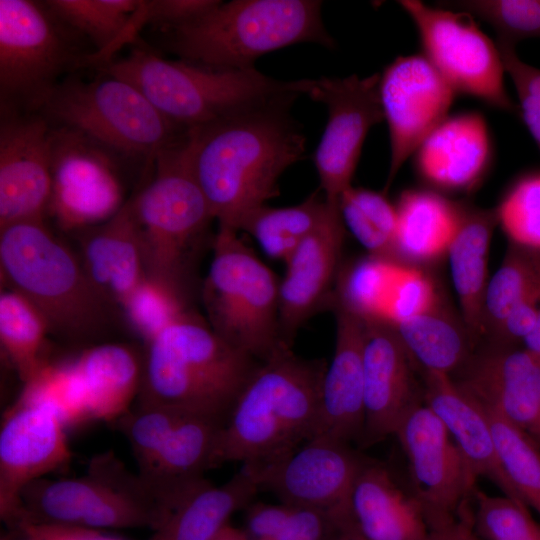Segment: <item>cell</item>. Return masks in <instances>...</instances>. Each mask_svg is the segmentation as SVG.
<instances>
[{
    "label": "cell",
    "mask_w": 540,
    "mask_h": 540,
    "mask_svg": "<svg viewBox=\"0 0 540 540\" xmlns=\"http://www.w3.org/2000/svg\"><path fill=\"white\" fill-rule=\"evenodd\" d=\"M436 307V292L431 279L415 266L404 264L395 281L385 322L391 325Z\"/></svg>",
    "instance_id": "cell-47"
},
{
    "label": "cell",
    "mask_w": 540,
    "mask_h": 540,
    "mask_svg": "<svg viewBox=\"0 0 540 540\" xmlns=\"http://www.w3.org/2000/svg\"><path fill=\"white\" fill-rule=\"evenodd\" d=\"M141 240L147 277L191 302L195 273L215 221L194 175L190 130L161 151L148 181L128 199Z\"/></svg>",
    "instance_id": "cell-6"
},
{
    "label": "cell",
    "mask_w": 540,
    "mask_h": 540,
    "mask_svg": "<svg viewBox=\"0 0 540 540\" xmlns=\"http://www.w3.org/2000/svg\"><path fill=\"white\" fill-rule=\"evenodd\" d=\"M456 374L454 383L483 409L526 431L533 425L540 410V359L526 349L496 344L473 352Z\"/></svg>",
    "instance_id": "cell-23"
},
{
    "label": "cell",
    "mask_w": 540,
    "mask_h": 540,
    "mask_svg": "<svg viewBox=\"0 0 540 540\" xmlns=\"http://www.w3.org/2000/svg\"><path fill=\"white\" fill-rule=\"evenodd\" d=\"M473 528L482 540H540V524L528 506L506 496H490L474 487Z\"/></svg>",
    "instance_id": "cell-46"
},
{
    "label": "cell",
    "mask_w": 540,
    "mask_h": 540,
    "mask_svg": "<svg viewBox=\"0 0 540 540\" xmlns=\"http://www.w3.org/2000/svg\"><path fill=\"white\" fill-rule=\"evenodd\" d=\"M354 525L332 513L311 507L292 506L289 517L274 540H328L336 532Z\"/></svg>",
    "instance_id": "cell-49"
},
{
    "label": "cell",
    "mask_w": 540,
    "mask_h": 540,
    "mask_svg": "<svg viewBox=\"0 0 540 540\" xmlns=\"http://www.w3.org/2000/svg\"><path fill=\"white\" fill-rule=\"evenodd\" d=\"M20 400L45 404L52 408L66 427L91 420L81 382L72 362H46L24 384Z\"/></svg>",
    "instance_id": "cell-41"
},
{
    "label": "cell",
    "mask_w": 540,
    "mask_h": 540,
    "mask_svg": "<svg viewBox=\"0 0 540 540\" xmlns=\"http://www.w3.org/2000/svg\"><path fill=\"white\" fill-rule=\"evenodd\" d=\"M190 412L136 403L114 421L127 438L139 472L145 473L155 461L166 440L182 418Z\"/></svg>",
    "instance_id": "cell-44"
},
{
    "label": "cell",
    "mask_w": 540,
    "mask_h": 540,
    "mask_svg": "<svg viewBox=\"0 0 540 540\" xmlns=\"http://www.w3.org/2000/svg\"><path fill=\"white\" fill-rule=\"evenodd\" d=\"M438 6L462 11L489 24L497 45L515 48L529 38H540V0H456Z\"/></svg>",
    "instance_id": "cell-42"
},
{
    "label": "cell",
    "mask_w": 540,
    "mask_h": 540,
    "mask_svg": "<svg viewBox=\"0 0 540 540\" xmlns=\"http://www.w3.org/2000/svg\"><path fill=\"white\" fill-rule=\"evenodd\" d=\"M220 1L218 0H148L143 1L144 25L160 31L185 25L201 17Z\"/></svg>",
    "instance_id": "cell-50"
},
{
    "label": "cell",
    "mask_w": 540,
    "mask_h": 540,
    "mask_svg": "<svg viewBox=\"0 0 540 540\" xmlns=\"http://www.w3.org/2000/svg\"><path fill=\"white\" fill-rule=\"evenodd\" d=\"M524 349L540 359V310L537 324L532 333L523 340Z\"/></svg>",
    "instance_id": "cell-55"
},
{
    "label": "cell",
    "mask_w": 540,
    "mask_h": 540,
    "mask_svg": "<svg viewBox=\"0 0 540 540\" xmlns=\"http://www.w3.org/2000/svg\"><path fill=\"white\" fill-rule=\"evenodd\" d=\"M327 365L289 347L259 362L220 431L214 467L269 464L313 438Z\"/></svg>",
    "instance_id": "cell-2"
},
{
    "label": "cell",
    "mask_w": 540,
    "mask_h": 540,
    "mask_svg": "<svg viewBox=\"0 0 540 540\" xmlns=\"http://www.w3.org/2000/svg\"><path fill=\"white\" fill-rule=\"evenodd\" d=\"M397 437L409 464L412 492L429 529L455 518L476 477L443 422L425 404L400 422Z\"/></svg>",
    "instance_id": "cell-17"
},
{
    "label": "cell",
    "mask_w": 540,
    "mask_h": 540,
    "mask_svg": "<svg viewBox=\"0 0 540 540\" xmlns=\"http://www.w3.org/2000/svg\"><path fill=\"white\" fill-rule=\"evenodd\" d=\"M257 492L259 488L244 465L222 485L202 478L176 499L148 540H213Z\"/></svg>",
    "instance_id": "cell-29"
},
{
    "label": "cell",
    "mask_w": 540,
    "mask_h": 540,
    "mask_svg": "<svg viewBox=\"0 0 540 540\" xmlns=\"http://www.w3.org/2000/svg\"><path fill=\"white\" fill-rule=\"evenodd\" d=\"M191 303L159 281L146 277L121 307L126 322L147 344Z\"/></svg>",
    "instance_id": "cell-45"
},
{
    "label": "cell",
    "mask_w": 540,
    "mask_h": 540,
    "mask_svg": "<svg viewBox=\"0 0 540 540\" xmlns=\"http://www.w3.org/2000/svg\"><path fill=\"white\" fill-rule=\"evenodd\" d=\"M404 264L368 255L341 266L330 309L385 322L395 281Z\"/></svg>",
    "instance_id": "cell-37"
},
{
    "label": "cell",
    "mask_w": 540,
    "mask_h": 540,
    "mask_svg": "<svg viewBox=\"0 0 540 540\" xmlns=\"http://www.w3.org/2000/svg\"><path fill=\"white\" fill-rule=\"evenodd\" d=\"M506 74L519 100V115L540 151V69L522 61L513 47L499 46Z\"/></svg>",
    "instance_id": "cell-48"
},
{
    "label": "cell",
    "mask_w": 540,
    "mask_h": 540,
    "mask_svg": "<svg viewBox=\"0 0 540 540\" xmlns=\"http://www.w3.org/2000/svg\"><path fill=\"white\" fill-rule=\"evenodd\" d=\"M0 268L5 287L42 313L50 335L94 345L110 330L115 309L94 289L77 252L45 219L0 228Z\"/></svg>",
    "instance_id": "cell-4"
},
{
    "label": "cell",
    "mask_w": 540,
    "mask_h": 540,
    "mask_svg": "<svg viewBox=\"0 0 540 540\" xmlns=\"http://www.w3.org/2000/svg\"><path fill=\"white\" fill-rule=\"evenodd\" d=\"M328 540H367L357 529L356 525H351L340 529Z\"/></svg>",
    "instance_id": "cell-57"
},
{
    "label": "cell",
    "mask_w": 540,
    "mask_h": 540,
    "mask_svg": "<svg viewBox=\"0 0 540 540\" xmlns=\"http://www.w3.org/2000/svg\"><path fill=\"white\" fill-rule=\"evenodd\" d=\"M294 98L190 129L191 166L218 226L279 195L281 175L303 159L305 137L290 114Z\"/></svg>",
    "instance_id": "cell-1"
},
{
    "label": "cell",
    "mask_w": 540,
    "mask_h": 540,
    "mask_svg": "<svg viewBox=\"0 0 540 540\" xmlns=\"http://www.w3.org/2000/svg\"><path fill=\"white\" fill-rule=\"evenodd\" d=\"M321 1H220L185 25L161 31L178 59L217 68L254 69L270 52L300 43L332 49L335 41L321 18Z\"/></svg>",
    "instance_id": "cell-7"
},
{
    "label": "cell",
    "mask_w": 540,
    "mask_h": 540,
    "mask_svg": "<svg viewBox=\"0 0 540 540\" xmlns=\"http://www.w3.org/2000/svg\"><path fill=\"white\" fill-rule=\"evenodd\" d=\"M378 93L390 141L386 194L407 159L449 115L456 94L421 53L388 64L379 74Z\"/></svg>",
    "instance_id": "cell-16"
},
{
    "label": "cell",
    "mask_w": 540,
    "mask_h": 540,
    "mask_svg": "<svg viewBox=\"0 0 540 540\" xmlns=\"http://www.w3.org/2000/svg\"><path fill=\"white\" fill-rule=\"evenodd\" d=\"M481 407V406H480ZM483 409V408H482ZM500 463L525 504L540 515V449L523 428L500 413L483 409Z\"/></svg>",
    "instance_id": "cell-40"
},
{
    "label": "cell",
    "mask_w": 540,
    "mask_h": 540,
    "mask_svg": "<svg viewBox=\"0 0 540 540\" xmlns=\"http://www.w3.org/2000/svg\"><path fill=\"white\" fill-rule=\"evenodd\" d=\"M48 323L20 293L6 288L0 294V343L23 383L47 362L43 357Z\"/></svg>",
    "instance_id": "cell-36"
},
{
    "label": "cell",
    "mask_w": 540,
    "mask_h": 540,
    "mask_svg": "<svg viewBox=\"0 0 540 540\" xmlns=\"http://www.w3.org/2000/svg\"><path fill=\"white\" fill-rule=\"evenodd\" d=\"M338 209L345 229L369 255L396 261L397 213L385 193L351 186L339 197Z\"/></svg>",
    "instance_id": "cell-38"
},
{
    "label": "cell",
    "mask_w": 540,
    "mask_h": 540,
    "mask_svg": "<svg viewBox=\"0 0 540 540\" xmlns=\"http://www.w3.org/2000/svg\"><path fill=\"white\" fill-rule=\"evenodd\" d=\"M495 210L498 225L511 244L540 250V171L513 182Z\"/></svg>",
    "instance_id": "cell-43"
},
{
    "label": "cell",
    "mask_w": 540,
    "mask_h": 540,
    "mask_svg": "<svg viewBox=\"0 0 540 540\" xmlns=\"http://www.w3.org/2000/svg\"><path fill=\"white\" fill-rule=\"evenodd\" d=\"M292 506L251 502L246 507L244 532L249 540H274L285 525Z\"/></svg>",
    "instance_id": "cell-52"
},
{
    "label": "cell",
    "mask_w": 540,
    "mask_h": 540,
    "mask_svg": "<svg viewBox=\"0 0 540 540\" xmlns=\"http://www.w3.org/2000/svg\"><path fill=\"white\" fill-rule=\"evenodd\" d=\"M366 458L350 444L314 436L272 463L244 466L259 491L273 493L281 503L325 510L354 522L351 494Z\"/></svg>",
    "instance_id": "cell-14"
},
{
    "label": "cell",
    "mask_w": 540,
    "mask_h": 540,
    "mask_svg": "<svg viewBox=\"0 0 540 540\" xmlns=\"http://www.w3.org/2000/svg\"><path fill=\"white\" fill-rule=\"evenodd\" d=\"M334 354L325 370L315 436L359 444L364 428L365 319L335 308Z\"/></svg>",
    "instance_id": "cell-24"
},
{
    "label": "cell",
    "mask_w": 540,
    "mask_h": 540,
    "mask_svg": "<svg viewBox=\"0 0 540 540\" xmlns=\"http://www.w3.org/2000/svg\"><path fill=\"white\" fill-rule=\"evenodd\" d=\"M135 86L172 124L193 129L275 101L309 96L315 79L278 80L258 70L166 59L134 47L97 69Z\"/></svg>",
    "instance_id": "cell-3"
},
{
    "label": "cell",
    "mask_w": 540,
    "mask_h": 540,
    "mask_svg": "<svg viewBox=\"0 0 540 540\" xmlns=\"http://www.w3.org/2000/svg\"><path fill=\"white\" fill-rule=\"evenodd\" d=\"M540 294L529 296L515 304L494 333L496 344L512 346L534 330L539 316Z\"/></svg>",
    "instance_id": "cell-51"
},
{
    "label": "cell",
    "mask_w": 540,
    "mask_h": 540,
    "mask_svg": "<svg viewBox=\"0 0 540 540\" xmlns=\"http://www.w3.org/2000/svg\"><path fill=\"white\" fill-rule=\"evenodd\" d=\"M258 364L218 336L204 316L192 308L145 344L136 403L225 422Z\"/></svg>",
    "instance_id": "cell-5"
},
{
    "label": "cell",
    "mask_w": 540,
    "mask_h": 540,
    "mask_svg": "<svg viewBox=\"0 0 540 540\" xmlns=\"http://www.w3.org/2000/svg\"><path fill=\"white\" fill-rule=\"evenodd\" d=\"M392 326L422 370L451 375L473 353L474 338L466 327L436 307Z\"/></svg>",
    "instance_id": "cell-34"
},
{
    "label": "cell",
    "mask_w": 540,
    "mask_h": 540,
    "mask_svg": "<svg viewBox=\"0 0 540 540\" xmlns=\"http://www.w3.org/2000/svg\"><path fill=\"white\" fill-rule=\"evenodd\" d=\"M527 432L540 444V410L536 420Z\"/></svg>",
    "instance_id": "cell-58"
},
{
    "label": "cell",
    "mask_w": 540,
    "mask_h": 540,
    "mask_svg": "<svg viewBox=\"0 0 540 540\" xmlns=\"http://www.w3.org/2000/svg\"><path fill=\"white\" fill-rule=\"evenodd\" d=\"M161 519L158 504L139 474L107 453L95 457L82 477L41 478L28 484L19 497L16 528L35 523L154 531Z\"/></svg>",
    "instance_id": "cell-11"
},
{
    "label": "cell",
    "mask_w": 540,
    "mask_h": 540,
    "mask_svg": "<svg viewBox=\"0 0 540 540\" xmlns=\"http://www.w3.org/2000/svg\"><path fill=\"white\" fill-rule=\"evenodd\" d=\"M350 506L354 523L367 540H428L430 529L420 502L382 462L365 459Z\"/></svg>",
    "instance_id": "cell-27"
},
{
    "label": "cell",
    "mask_w": 540,
    "mask_h": 540,
    "mask_svg": "<svg viewBox=\"0 0 540 540\" xmlns=\"http://www.w3.org/2000/svg\"><path fill=\"white\" fill-rule=\"evenodd\" d=\"M422 378L424 403L443 422L473 475L487 478L504 496L525 504L500 463L482 407L462 392L448 374L422 370Z\"/></svg>",
    "instance_id": "cell-26"
},
{
    "label": "cell",
    "mask_w": 540,
    "mask_h": 540,
    "mask_svg": "<svg viewBox=\"0 0 540 540\" xmlns=\"http://www.w3.org/2000/svg\"><path fill=\"white\" fill-rule=\"evenodd\" d=\"M497 224L495 208L465 207L458 231L447 251L462 321L473 338L483 334V301L489 281L488 255Z\"/></svg>",
    "instance_id": "cell-32"
},
{
    "label": "cell",
    "mask_w": 540,
    "mask_h": 540,
    "mask_svg": "<svg viewBox=\"0 0 540 540\" xmlns=\"http://www.w3.org/2000/svg\"><path fill=\"white\" fill-rule=\"evenodd\" d=\"M49 9L65 25L94 46L88 68L106 65L138 33L133 19L141 0H47Z\"/></svg>",
    "instance_id": "cell-33"
},
{
    "label": "cell",
    "mask_w": 540,
    "mask_h": 540,
    "mask_svg": "<svg viewBox=\"0 0 540 540\" xmlns=\"http://www.w3.org/2000/svg\"><path fill=\"white\" fill-rule=\"evenodd\" d=\"M470 499L462 502L454 519L431 528L428 540H482L473 528Z\"/></svg>",
    "instance_id": "cell-54"
},
{
    "label": "cell",
    "mask_w": 540,
    "mask_h": 540,
    "mask_svg": "<svg viewBox=\"0 0 540 540\" xmlns=\"http://www.w3.org/2000/svg\"><path fill=\"white\" fill-rule=\"evenodd\" d=\"M335 205L317 189L297 205L275 208L266 204L251 210L237 230L250 234L267 256L285 262Z\"/></svg>",
    "instance_id": "cell-35"
},
{
    "label": "cell",
    "mask_w": 540,
    "mask_h": 540,
    "mask_svg": "<svg viewBox=\"0 0 540 540\" xmlns=\"http://www.w3.org/2000/svg\"><path fill=\"white\" fill-rule=\"evenodd\" d=\"M345 226L338 204L291 253L279 282V330L283 345L292 348L299 329L315 314L330 309Z\"/></svg>",
    "instance_id": "cell-21"
},
{
    "label": "cell",
    "mask_w": 540,
    "mask_h": 540,
    "mask_svg": "<svg viewBox=\"0 0 540 540\" xmlns=\"http://www.w3.org/2000/svg\"><path fill=\"white\" fill-rule=\"evenodd\" d=\"M398 5L413 21L422 55L432 64L455 94L473 97L485 105L519 113L505 86L501 52L475 23L473 16L418 0Z\"/></svg>",
    "instance_id": "cell-12"
},
{
    "label": "cell",
    "mask_w": 540,
    "mask_h": 540,
    "mask_svg": "<svg viewBox=\"0 0 540 540\" xmlns=\"http://www.w3.org/2000/svg\"><path fill=\"white\" fill-rule=\"evenodd\" d=\"M540 294V250L511 244L502 264L489 279L483 301V334L497 331L510 309Z\"/></svg>",
    "instance_id": "cell-39"
},
{
    "label": "cell",
    "mask_w": 540,
    "mask_h": 540,
    "mask_svg": "<svg viewBox=\"0 0 540 540\" xmlns=\"http://www.w3.org/2000/svg\"><path fill=\"white\" fill-rule=\"evenodd\" d=\"M14 530H21L36 540H123L95 529L67 525L23 523Z\"/></svg>",
    "instance_id": "cell-53"
},
{
    "label": "cell",
    "mask_w": 540,
    "mask_h": 540,
    "mask_svg": "<svg viewBox=\"0 0 540 540\" xmlns=\"http://www.w3.org/2000/svg\"><path fill=\"white\" fill-rule=\"evenodd\" d=\"M224 421L187 413L172 431L150 468L140 478L161 511L214 467V456ZM162 521V520H161Z\"/></svg>",
    "instance_id": "cell-28"
},
{
    "label": "cell",
    "mask_w": 540,
    "mask_h": 540,
    "mask_svg": "<svg viewBox=\"0 0 540 540\" xmlns=\"http://www.w3.org/2000/svg\"><path fill=\"white\" fill-rule=\"evenodd\" d=\"M39 113L129 163L142 164L145 176L157 155L188 132L168 121L135 86L101 71L91 80L67 77Z\"/></svg>",
    "instance_id": "cell-8"
},
{
    "label": "cell",
    "mask_w": 540,
    "mask_h": 540,
    "mask_svg": "<svg viewBox=\"0 0 540 540\" xmlns=\"http://www.w3.org/2000/svg\"><path fill=\"white\" fill-rule=\"evenodd\" d=\"M71 362L91 419L114 422L131 409L142 383L144 351L103 342L86 348Z\"/></svg>",
    "instance_id": "cell-30"
},
{
    "label": "cell",
    "mask_w": 540,
    "mask_h": 540,
    "mask_svg": "<svg viewBox=\"0 0 540 540\" xmlns=\"http://www.w3.org/2000/svg\"><path fill=\"white\" fill-rule=\"evenodd\" d=\"M213 540H249L244 530L227 524Z\"/></svg>",
    "instance_id": "cell-56"
},
{
    "label": "cell",
    "mask_w": 540,
    "mask_h": 540,
    "mask_svg": "<svg viewBox=\"0 0 540 540\" xmlns=\"http://www.w3.org/2000/svg\"><path fill=\"white\" fill-rule=\"evenodd\" d=\"M419 178L438 193H469L485 179L494 144L478 111L448 115L412 155ZM442 194V193H441Z\"/></svg>",
    "instance_id": "cell-22"
},
{
    "label": "cell",
    "mask_w": 540,
    "mask_h": 540,
    "mask_svg": "<svg viewBox=\"0 0 540 540\" xmlns=\"http://www.w3.org/2000/svg\"><path fill=\"white\" fill-rule=\"evenodd\" d=\"M122 157L84 134L52 124L46 218L63 232L100 225L126 203Z\"/></svg>",
    "instance_id": "cell-13"
},
{
    "label": "cell",
    "mask_w": 540,
    "mask_h": 540,
    "mask_svg": "<svg viewBox=\"0 0 540 540\" xmlns=\"http://www.w3.org/2000/svg\"><path fill=\"white\" fill-rule=\"evenodd\" d=\"M64 425L45 404L18 399L0 430V515L12 529L19 521V497L30 483L71 458Z\"/></svg>",
    "instance_id": "cell-18"
},
{
    "label": "cell",
    "mask_w": 540,
    "mask_h": 540,
    "mask_svg": "<svg viewBox=\"0 0 540 540\" xmlns=\"http://www.w3.org/2000/svg\"><path fill=\"white\" fill-rule=\"evenodd\" d=\"M79 37L45 1L0 0V114L40 112L72 72L88 68Z\"/></svg>",
    "instance_id": "cell-10"
},
{
    "label": "cell",
    "mask_w": 540,
    "mask_h": 540,
    "mask_svg": "<svg viewBox=\"0 0 540 540\" xmlns=\"http://www.w3.org/2000/svg\"><path fill=\"white\" fill-rule=\"evenodd\" d=\"M76 251L97 293L115 310L147 277L137 226L128 200L108 221L76 232Z\"/></svg>",
    "instance_id": "cell-25"
},
{
    "label": "cell",
    "mask_w": 540,
    "mask_h": 540,
    "mask_svg": "<svg viewBox=\"0 0 540 540\" xmlns=\"http://www.w3.org/2000/svg\"><path fill=\"white\" fill-rule=\"evenodd\" d=\"M378 83L379 73L315 79L309 98L327 107L328 118L313 160L319 189L332 204L352 186L370 129L384 121Z\"/></svg>",
    "instance_id": "cell-15"
},
{
    "label": "cell",
    "mask_w": 540,
    "mask_h": 540,
    "mask_svg": "<svg viewBox=\"0 0 540 540\" xmlns=\"http://www.w3.org/2000/svg\"><path fill=\"white\" fill-rule=\"evenodd\" d=\"M363 343L364 428L358 444L368 448L394 435L402 419L424 403V385L394 327L365 320Z\"/></svg>",
    "instance_id": "cell-20"
},
{
    "label": "cell",
    "mask_w": 540,
    "mask_h": 540,
    "mask_svg": "<svg viewBox=\"0 0 540 540\" xmlns=\"http://www.w3.org/2000/svg\"><path fill=\"white\" fill-rule=\"evenodd\" d=\"M211 250L199 292L212 330L259 362L287 347L280 337V280L274 272L232 228L218 226Z\"/></svg>",
    "instance_id": "cell-9"
},
{
    "label": "cell",
    "mask_w": 540,
    "mask_h": 540,
    "mask_svg": "<svg viewBox=\"0 0 540 540\" xmlns=\"http://www.w3.org/2000/svg\"><path fill=\"white\" fill-rule=\"evenodd\" d=\"M13 532L15 533L16 537L11 540H36L21 530H13Z\"/></svg>",
    "instance_id": "cell-59"
},
{
    "label": "cell",
    "mask_w": 540,
    "mask_h": 540,
    "mask_svg": "<svg viewBox=\"0 0 540 540\" xmlns=\"http://www.w3.org/2000/svg\"><path fill=\"white\" fill-rule=\"evenodd\" d=\"M0 115V228L46 220L52 124L39 112Z\"/></svg>",
    "instance_id": "cell-19"
},
{
    "label": "cell",
    "mask_w": 540,
    "mask_h": 540,
    "mask_svg": "<svg viewBox=\"0 0 540 540\" xmlns=\"http://www.w3.org/2000/svg\"><path fill=\"white\" fill-rule=\"evenodd\" d=\"M395 207L397 262L415 266L447 254L465 206L431 189H407L400 194Z\"/></svg>",
    "instance_id": "cell-31"
}]
</instances>
